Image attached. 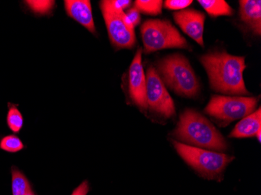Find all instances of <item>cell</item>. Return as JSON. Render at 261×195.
<instances>
[{"label": "cell", "mask_w": 261, "mask_h": 195, "mask_svg": "<svg viewBox=\"0 0 261 195\" xmlns=\"http://www.w3.org/2000/svg\"><path fill=\"white\" fill-rule=\"evenodd\" d=\"M88 192H89V183L88 181H84L74 190L71 195H86Z\"/></svg>", "instance_id": "23"}, {"label": "cell", "mask_w": 261, "mask_h": 195, "mask_svg": "<svg viewBox=\"0 0 261 195\" xmlns=\"http://www.w3.org/2000/svg\"><path fill=\"white\" fill-rule=\"evenodd\" d=\"M242 20L256 35L261 34V2L259 0H240Z\"/></svg>", "instance_id": "12"}, {"label": "cell", "mask_w": 261, "mask_h": 195, "mask_svg": "<svg viewBox=\"0 0 261 195\" xmlns=\"http://www.w3.org/2000/svg\"><path fill=\"white\" fill-rule=\"evenodd\" d=\"M199 61L207 73L211 89L231 95H250L245 85V57L231 55L225 51L204 54Z\"/></svg>", "instance_id": "1"}, {"label": "cell", "mask_w": 261, "mask_h": 195, "mask_svg": "<svg viewBox=\"0 0 261 195\" xmlns=\"http://www.w3.org/2000/svg\"><path fill=\"white\" fill-rule=\"evenodd\" d=\"M25 195H35L34 194L33 192H32V190H30V191L28 192L27 193H26Z\"/></svg>", "instance_id": "24"}, {"label": "cell", "mask_w": 261, "mask_h": 195, "mask_svg": "<svg viewBox=\"0 0 261 195\" xmlns=\"http://www.w3.org/2000/svg\"><path fill=\"white\" fill-rule=\"evenodd\" d=\"M32 190L29 180L20 170L12 167V192L13 195H25Z\"/></svg>", "instance_id": "15"}, {"label": "cell", "mask_w": 261, "mask_h": 195, "mask_svg": "<svg viewBox=\"0 0 261 195\" xmlns=\"http://www.w3.org/2000/svg\"><path fill=\"white\" fill-rule=\"evenodd\" d=\"M141 36L146 53L165 48H190L186 39L168 20H146L141 27Z\"/></svg>", "instance_id": "6"}, {"label": "cell", "mask_w": 261, "mask_h": 195, "mask_svg": "<svg viewBox=\"0 0 261 195\" xmlns=\"http://www.w3.org/2000/svg\"><path fill=\"white\" fill-rule=\"evenodd\" d=\"M64 5L69 17L79 22L91 33H96L89 0H66Z\"/></svg>", "instance_id": "11"}, {"label": "cell", "mask_w": 261, "mask_h": 195, "mask_svg": "<svg viewBox=\"0 0 261 195\" xmlns=\"http://www.w3.org/2000/svg\"><path fill=\"white\" fill-rule=\"evenodd\" d=\"M192 0H167L164 2V7L168 10H182L191 5Z\"/></svg>", "instance_id": "20"}, {"label": "cell", "mask_w": 261, "mask_h": 195, "mask_svg": "<svg viewBox=\"0 0 261 195\" xmlns=\"http://www.w3.org/2000/svg\"><path fill=\"white\" fill-rule=\"evenodd\" d=\"M163 1L161 0H137L135 7L139 12L147 15H160L162 13Z\"/></svg>", "instance_id": "16"}, {"label": "cell", "mask_w": 261, "mask_h": 195, "mask_svg": "<svg viewBox=\"0 0 261 195\" xmlns=\"http://www.w3.org/2000/svg\"><path fill=\"white\" fill-rule=\"evenodd\" d=\"M257 104L256 97L213 95L204 111L218 125L224 127L253 114Z\"/></svg>", "instance_id": "5"}, {"label": "cell", "mask_w": 261, "mask_h": 195, "mask_svg": "<svg viewBox=\"0 0 261 195\" xmlns=\"http://www.w3.org/2000/svg\"><path fill=\"white\" fill-rule=\"evenodd\" d=\"M7 124L10 130L14 133H18L23 124V119L21 113L16 105L9 104V110L7 118Z\"/></svg>", "instance_id": "17"}, {"label": "cell", "mask_w": 261, "mask_h": 195, "mask_svg": "<svg viewBox=\"0 0 261 195\" xmlns=\"http://www.w3.org/2000/svg\"><path fill=\"white\" fill-rule=\"evenodd\" d=\"M156 70L165 87L169 88L178 96L191 99L199 94V80L184 55L173 54L161 59L156 64Z\"/></svg>", "instance_id": "3"}, {"label": "cell", "mask_w": 261, "mask_h": 195, "mask_svg": "<svg viewBox=\"0 0 261 195\" xmlns=\"http://www.w3.org/2000/svg\"><path fill=\"white\" fill-rule=\"evenodd\" d=\"M142 48H139L129 67L128 93L135 105L142 110H146V79L142 67Z\"/></svg>", "instance_id": "9"}, {"label": "cell", "mask_w": 261, "mask_h": 195, "mask_svg": "<svg viewBox=\"0 0 261 195\" xmlns=\"http://www.w3.org/2000/svg\"><path fill=\"white\" fill-rule=\"evenodd\" d=\"M111 6L117 11H124L125 9L128 8L132 4V1H125V0H114L111 1Z\"/></svg>", "instance_id": "22"}, {"label": "cell", "mask_w": 261, "mask_h": 195, "mask_svg": "<svg viewBox=\"0 0 261 195\" xmlns=\"http://www.w3.org/2000/svg\"><path fill=\"white\" fill-rule=\"evenodd\" d=\"M171 135L185 145L223 152L228 149V143L204 116L188 108L180 116L177 128Z\"/></svg>", "instance_id": "2"}, {"label": "cell", "mask_w": 261, "mask_h": 195, "mask_svg": "<svg viewBox=\"0 0 261 195\" xmlns=\"http://www.w3.org/2000/svg\"><path fill=\"white\" fill-rule=\"evenodd\" d=\"M260 130L261 110L260 108H259L257 110L246 116L241 121L239 122L230 133L229 137L236 138L253 137Z\"/></svg>", "instance_id": "13"}, {"label": "cell", "mask_w": 261, "mask_h": 195, "mask_svg": "<svg viewBox=\"0 0 261 195\" xmlns=\"http://www.w3.org/2000/svg\"><path fill=\"white\" fill-rule=\"evenodd\" d=\"M125 14L128 20H130V23H133L134 27L139 25L141 20L140 12L138 10L136 7H134L133 8H130V10H127Z\"/></svg>", "instance_id": "21"}, {"label": "cell", "mask_w": 261, "mask_h": 195, "mask_svg": "<svg viewBox=\"0 0 261 195\" xmlns=\"http://www.w3.org/2000/svg\"><path fill=\"white\" fill-rule=\"evenodd\" d=\"M198 3L212 17L232 16L234 14L233 9L224 0H199Z\"/></svg>", "instance_id": "14"}, {"label": "cell", "mask_w": 261, "mask_h": 195, "mask_svg": "<svg viewBox=\"0 0 261 195\" xmlns=\"http://www.w3.org/2000/svg\"><path fill=\"white\" fill-rule=\"evenodd\" d=\"M174 149L183 160L204 178L219 180L234 157L226 154L199 149L173 141Z\"/></svg>", "instance_id": "4"}, {"label": "cell", "mask_w": 261, "mask_h": 195, "mask_svg": "<svg viewBox=\"0 0 261 195\" xmlns=\"http://www.w3.org/2000/svg\"><path fill=\"white\" fill-rule=\"evenodd\" d=\"M100 8L114 47L117 49L133 48L136 45V34L125 23V13L114 10L110 0L101 1Z\"/></svg>", "instance_id": "7"}, {"label": "cell", "mask_w": 261, "mask_h": 195, "mask_svg": "<svg viewBox=\"0 0 261 195\" xmlns=\"http://www.w3.org/2000/svg\"><path fill=\"white\" fill-rule=\"evenodd\" d=\"M24 3L32 11L39 15L49 14L55 5L54 1H47V0L45 1L32 0V1H25Z\"/></svg>", "instance_id": "18"}, {"label": "cell", "mask_w": 261, "mask_h": 195, "mask_svg": "<svg viewBox=\"0 0 261 195\" xmlns=\"http://www.w3.org/2000/svg\"><path fill=\"white\" fill-rule=\"evenodd\" d=\"M23 144L15 135L6 136L0 142V149L8 152H17L23 149Z\"/></svg>", "instance_id": "19"}, {"label": "cell", "mask_w": 261, "mask_h": 195, "mask_svg": "<svg viewBox=\"0 0 261 195\" xmlns=\"http://www.w3.org/2000/svg\"><path fill=\"white\" fill-rule=\"evenodd\" d=\"M146 105L147 109L164 118L176 114L175 105L156 68L149 66L146 72Z\"/></svg>", "instance_id": "8"}, {"label": "cell", "mask_w": 261, "mask_h": 195, "mask_svg": "<svg viewBox=\"0 0 261 195\" xmlns=\"http://www.w3.org/2000/svg\"><path fill=\"white\" fill-rule=\"evenodd\" d=\"M174 21L189 37L204 46L203 30L206 16L202 12L193 9H185L173 14Z\"/></svg>", "instance_id": "10"}]
</instances>
